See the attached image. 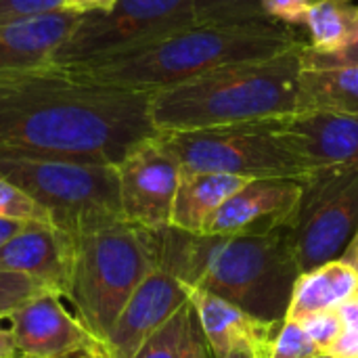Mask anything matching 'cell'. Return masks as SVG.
Listing matches in <instances>:
<instances>
[{
    "mask_svg": "<svg viewBox=\"0 0 358 358\" xmlns=\"http://www.w3.org/2000/svg\"><path fill=\"white\" fill-rule=\"evenodd\" d=\"M151 99L52 65L0 76V159L120 166L159 134Z\"/></svg>",
    "mask_w": 358,
    "mask_h": 358,
    "instance_id": "cell-1",
    "label": "cell"
},
{
    "mask_svg": "<svg viewBox=\"0 0 358 358\" xmlns=\"http://www.w3.org/2000/svg\"><path fill=\"white\" fill-rule=\"evenodd\" d=\"M157 264L180 283L214 294L271 323H283L302 275L287 231L273 235H191L155 231Z\"/></svg>",
    "mask_w": 358,
    "mask_h": 358,
    "instance_id": "cell-2",
    "label": "cell"
},
{
    "mask_svg": "<svg viewBox=\"0 0 358 358\" xmlns=\"http://www.w3.org/2000/svg\"><path fill=\"white\" fill-rule=\"evenodd\" d=\"M304 46L266 59L222 65L155 92L151 99L155 128L159 132L203 130L298 113Z\"/></svg>",
    "mask_w": 358,
    "mask_h": 358,
    "instance_id": "cell-3",
    "label": "cell"
},
{
    "mask_svg": "<svg viewBox=\"0 0 358 358\" xmlns=\"http://www.w3.org/2000/svg\"><path fill=\"white\" fill-rule=\"evenodd\" d=\"M302 44L304 36L279 25L195 23L132 52L67 71L96 84L155 94L216 67L266 59Z\"/></svg>",
    "mask_w": 358,
    "mask_h": 358,
    "instance_id": "cell-4",
    "label": "cell"
},
{
    "mask_svg": "<svg viewBox=\"0 0 358 358\" xmlns=\"http://www.w3.org/2000/svg\"><path fill=\"white\" fill-rule=\"evenodd\" d=\"M155 266V231L120 222L76 237L67 298L78 321L103 350L120 313Z\"/></svg>",
    "mask_w": 358,
    "mask_h": 358,
    "instance_id": "cell-5",
    "label": "cell"
},
{
    "mask_svg": "<svg viewBox=\"0 0 358 358\" xmlns=\"http://www.w3.org/2000/svg\"><path fill=\"white\" fill-rule=\"evenodd\" d=\"M0 176L44 208L50 224L73 237L126 222L115 166L0 159Z\"/></svg>",
    "mask_w": 358,
    "mask_h": 358,
    "instance_id": "cell-6",
    "label": "cell"
},
{
    "mask_svg": "<svg viewBox=\"0 0 358 358\" xmlns=\"http://www.w3.org/2000/svg\"><path fill=\"white\" fill-rule=\"evenodd\" d=\"M279 122L266 120L203 130L159 132V141L187 172L306 182L315 176V168L283 136Z\"/></svg>",
    "mask_w": 358,
    "mask_h": 358,
    "instance_id": "cell-7",
    "label": "cell"
},
{
    "mask_svg": "<svg viewBox=\"0 0 358 358\" xmlns=\"http://www.w3.org/2000/svg\"><path fill=\"white\" fill-rule=\"evenodd\" d=\"M195 23L193 0H115L105 10L80 17L55 55L52 67L69 69L101 63Z\"/></svg>",
    "mask_w": 358,
    "mask_h": 358,
    "instance_id": "cell-8",
    "label": "cell"
},
{
    "mask_svg": "<svg viewBox=\"0 0 358 358\" xmlns=\"http://www.w3.org/2000/svg\"><path fill=\"white\" fill-rule=\"evenodd\" d=\"M358 231V168L321 170L304 182L287 241L298 266L308 273L338 260Z\"/></svg>",
    "mask_w": 358,
    "mask_h": 358,
    "instance_id": "cell-9",
    "label": "cell"
},
{
    "mask_svg": "<svg viewBox=\"0 0 358 358\" xmlns=\"http://www.w3.org/2000/svg\"><path fill=\"white\" fill-rule=\"evenodd\" d=\"M115 168L126 222L149 231L170 229L182 168L162 145L159 134L136 147Z\"/></svg>",
    "mask_w": 358,
    "mask_h": 358,
    "instance_id": "cell-10",
    "label": "cell"
},
{
    "mask_svg": "<svg viewBox=\"0 0 358 358\" xmlns=\"http://www.w3.org/2000/svg\"><path fill=\"white\" fill-rule=\"evenodd\" d=\"M6 321L21 358H105L103 346L50 289L21 304Z\"/></svg>",
    "mask_w": 358,
    "mask_h": 358,
    "instance_id": "cell-11",
    "label": "cell"
},
{
    "mask_svg": "<svg viewBox=\"0 0 358 358\" xmlns=\"http://www.w3.org/2000/svg\"><path fill=\"white\" fill-rule=\"evenodd\" d=\"M304 182L292 178L250 180L214 214L203 235H273L287 231L300 210Z\"/></svg>",
    "mask_w": 358,
    "mask_h": 358,
    "instance_id": "cell-12",
    "label": "cell"
},
{
    "mask_svg": "<svg viewBox=\"0 0 358 358\" xmlns=\"http://www.w3.org/2000/svg\"><path fill=\"white\" fill-rule=\"evenodd\" d=\"M189 304L185 285L164 266H155L132 294L105 340V358H134L182 306Z\"/></svg>",
    "mask_w": 358,
    "mask_h": 358,
    "instance_id": "cell-13",
    "label": "cell"
},
{
    "mask_svg": "<svg viewBox=\"0 0 358 358\" xmlns=\"http://www.w3.org/2000/svg\"><path fill=\"white\" fill-rule=\"evenodd\" d=\"M73 254V235L48 222H25V227L0 248V271L27 275L46 289L67 298Z\"/></svg>",
    "mask_w": 358,
    "mask_h": 358,
    "instance_id": "cell-14",
    "label": "cell"
},
{
    "mask_svg": "<svg viewBox=\"0 0 358 358\" xmlns=\"http://www.w3.org/2000/svg\"><path fill=\"white\" fill-rule=\"evenodd\" d=\"M185 289L199 327L208 340L212 357L224 358L231 352L248 350L258 358H271L283 323L262 321L214 294L189 285H185Z\"/></svg>",
    "mask_w": 358,
    "mask_h": 358,
    "instance_id": "cell-15",
    "label": "cell"
},
{
    "mask_svg": "<svg viewBox=\"0 0 358 358\" xmlns=\"http://www.w3.org/2000/svg\"><path fill=\"white\" fill-rule=\"evenodd\" d=\"M283 136L315 168H358V115L302 111L281 122Z\"/></svg>",
    "mask_w": 358,
    "mask_h": 358,
    "instance_id": "cell-16",
    "label": "cell"
},
{
    "mask_svg": "<svg viewBox=\"0 0 358 358\" xmlns=\"http://www.w3.org/2000/svg\"><path fill=\"white\" fill-rule=\"evenodd\" d=\"M80 17L57 10L40 17L0 19V76L50 67Z\"/></svg>",
    "mask_w": 358,
    "mask_h": 358,
    "instance_id": "cell-17",
    "label": "cell"
},
{
    "mask_svg": "<svg viewBox=\"0 0 358 358\" xmlns=\"http://www.w3.org/2000/svg\"><path fill=\"white\" fill-rule=\"evenodd\" d=\"M248 182V178L231 174L182 170L170 227L191 235H203L218 208Z\"/></svg>",
    "mask_w": 358,
    "mask_h": 358,
    "instance_id": "cell-18",
    "label": "cell"
},
{
    "mask_svg": "<svg viewBox=\"0 0 358 358\" xmlns=\"http://www.w3.org/2000/svg\"><path fill=\"white\" fill-rule=\"evenodd\" d=\"M357 294V268L342 260H331L298 277L285 321H298L313 313L338 308Z\"/></svg>",
    "mask_w": 358,
    "mask_h": 358,
    "instance_id": "cell-19",
    "label": "cell"
},
{
    "mask_svg": "<svg viewBox=\"0 0 358 358\" xmlns=\"http://www.w3.org/2000/svg\"><path fill=\"white\" fill-rule=\"evenodd\" d=\"M315 0H193L197 23H266L302 27Z\"/></svg>",
    "mask_w": 358,
    "mask_h": 358,
    "instance_id": "cell-20",
    "label": "cell"
},
{
    "mask_svg": "<svg viewBox=\"0 0 358 358\" xmlns=\"http://www.w3.org/2000/svg\"><path fill=\"white\" fill-rule=\"evenodd\" d=\"M302 111L358 115V65L302 67L298 113Z\"/></svg>",
    "mask_w": 358,
    "mask_h": 358,
    "instance_id": "cell-21",
    "label": "cell"
},
{
    "mask_svg": "<svg viewBox=\"0 0 358 358\" xmlns=\"http://www.w3.org/2000/svg\"><path fill=\"white\" fill-rule=\"evenodd\" d=\"M304 42L313 52H336L358 36V0H315L304 19Z\"/></svg>",
    "mask_w": 358,
    "mask_h": 358,
    "instance_id": "cell-22",
    "label": "cell"
},
{
    "mask_svg": "<svg viewBox=\"0 0 358 358\" xmlns=\"http://www.w3.org/2000/svg\"><path fill=\"white\" fill-rule=\"evenodd\" d=\"M189 313L191 304L182 306L153 338L145 342V346L134 355V358H178V348L182 342Z\"/></svg>",
    "mask_w": 358,
    "mask_h": 358,
    "instance_id": "cell-23",
    "label": "cell"
},
{
    "mask_svg": "<svg viewBox=\"0 0 358 358\" xmlns=\"http://www.w3.org/2000/svg\"><path fill=\"white\" fill-rule=\"evenodd\" d=\"M0 218H13L23 222H48L50 216L17 185L0 176Z\"/></svg>",
    "mask_w": 358,
    "mask_h": 358,
    "instance_id": "cell-24",
    "label": "cell"
},
{
    "mask_svg": "<svg viewBox=\"0 0 358 358\" xmlns=\"http://www.w3.org/2000/svg\"><path fill=\"white\" fill-rule=\"evenodd\" d=\"M46 292V287L21 273L0 271V315L8 317L15 313L21 304L31 300L34 296Z\"/></svg>",
    "mask_w": 358,
    "mask_h": 358,
    "instance_id": "cell-25",
    "label": "cell"
},
{
    "mask_svg": "<svg viewBox=\"0 0 358 358\" xmlns=\"http://www.w3.org/2000/svg\"><path fill=\"white\" fill-rule=\"evenodd\" d=\"M321 348L296 321H283L279 336L275 340L271 358H317Z\"/></svg>",
    "mask_w": 358,
    "mask_h": 358,
    "instance_id": "cell-26",
    "label": "cell"
},
{
    "mask_svg": "<svg viewBox=\"0 0 358 358\" xmlns=\"http://www.w3.org/2000/svg\"><path fill=\"white\" fill-rule=\"evenodd\" d=\"M296 323L302 325V329L315 340V344L321 348V352H325L344 329V321H342L338 308L306 315V317L298 319Z\"/></svg>",
    "mask_w": 358,
    "mask_h": 358,
    "instance_id": "cell-27",
    "label": "cell"
},
{
    "mask_svg": "<svg viewBox=\"0 0 358 358\" xmlns=\"http://www.w3.org/2000/svg\"><path fill=\"white\" fill-rule=\"evenodd\" d=\"M63 10V0H0V19L40 17Z\"/></svg>",
    "mask_w": 358,
    "mask_h": 358,
    "instance_id": "cell-28",
    "label": "cell"
},
{
    "mask_svg": "<svg viewBox=\"0 0 358 358\" xmlns=\"http://www.w3.org/2000/svg\"><path fill=\"white\" fill-rule=\"evenodd\" d=\"M358 65V36L342 50L336 52H313L304 46L302 50V67H342Z\"/></svg>",
    "mask_w": 358,
    "mask_h": 358,
    "instance_id": "cell-29",
    "label": "cell"
},
{
    "mask_svg": "<svg viewBox=\"0 0 358 358\" xmlns=\"http://www.w3.org/2000/svg\"><path fill=\"white\" fill-rule=\"evenodd\" d=\"M178 358H214L212 350L208 346V340L199 327V321L195 317V310L191 306L189 319H187V327L182 334V342L178 348Z\"/></svg>",
    "mask_w": 358,
    "mask_h": 358,
    "instance_id": "cell-30",
    "label": "cell"
},
{
    "mask_svg": "<svg viewBox=\"0 0 358 358\" xmlns=\"http://www.w3.org/2000/svg\"><path fill=\"white\" fill-rule=\"evenodd\" d=\"M329 358H358V327L344 325L342 334L323 352Z\"/></svg>",
    "mask_w": 358,
    "mask_h": 358,
    "instance_id": "cell-31",
    "label": "cell"
},
{
    "mask_svg": "<svg viewBox=\"0 0 358 358\" xmlns=\"http://www.w3.org/2000/svg\"><path fill=\"white\" fill-rule=\"evenodd\" d=\"M115 0H63V10L76 13V15H86L94 10H105L113 4Z\"/></svg>",
    "mask_w": 358,
    "mask_h": 358,
    "instance_id": "cell-32",
    "label": "cell"
},
{
    "mask_svg": "<svg viewBox=\"0 0 358 358\" xmlns=\"http://www.w3.org/2000/svg\"><path fill=\"white\" fill-rule=\"evenodd\" d=\"M4 321H6V317L0 315V358H21L17 352L10 327L4 325Z\"/></svg>",
    "mask_w": 358,
    "mask_h": 358,
    "instance_id": "cell-33",
    "label": "cell"
},
{
    "mask_svg": "<svg viewBox=\"0 0 358 358\" xmlns=\"http://www.w3.org/2000/svg\"><path fill=\"white\" fill-rule=\"evenodd\" d=\"M25 227L23 220H13V218H0V248L10 241L21 229Z\"/></svg>",
    "mask_w": 358,
    "mask_h": 358,
    "instance_id": "cell-34",
    "label": "cell"
},
{
    "mask_svg": "<svg viewBox=\"0 0 358 358\" xmlns=\"http://www.w3.org/2000/svg\"><path fill=\"white\" fill-rule=\"evenodd\" d=\"M338 260L346 262L348 266H352V268H357V271H358V231L355 233L352 241H350V243L346 245V250L342 252V256H340Z\"/></svg>",
    "mask_w": 358,
    "mask_h": 358,
    "instance_id": "cell-35",
    "label": "cell"
},
{
    "mask_svg": "<svg viewBox=\"0 0 358 358\" xmlns=\"http://www.w3.org/2000/svg\"><path fill=\"white\" fill-rule=\"evenodd\" d=\"M224 358H258V357H256V355H252V352H248V350H237V352L227 355Z\"/></svg>",
    "mask_w": 358,
    "mask_h": 358,
    "instance_id": "cell-36",
    "label": "cell"
},
{
    "mask_svg": "<svg viewBox=\"0 0 358 358\" xmlns=\"http://www.w3.org/2000/svg\"><path fill=\"white\" fill-rule=\"evenodd\" d=\"M317 358H329V357H327V355H319V357H317Z\"/></svg>",
    "mask_w": 358,
    "mask_h": 358,
    "instance_id": "cell-37",
    "label": "cell"
}]
</instances>
